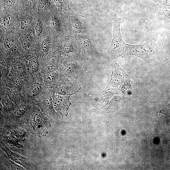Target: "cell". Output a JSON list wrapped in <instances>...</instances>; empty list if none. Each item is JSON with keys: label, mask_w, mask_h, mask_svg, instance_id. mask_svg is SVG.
Masks as SVG:
<instances>
[{"label": "cell", "mask_w": 170, "mask_h": 170, "mask_svg": "<svg viewBox=\"0 0 170 170\" xmlns=\"http://www.w3.org/2000/svg\"><path fill=\"white\" fill-rule=\"evenodd\" d=\"M31 124L34 129L39 134L43 135L47 133L49 123L40 114L34 113L31 119Z\"/></svg>", "instance_id": "cell-4"}, {"label": "cell", "mask_w": 170, "mask_h": 170, "mask_svg": "<svg viewBox=\"0 0 170 170\" xmlns=\"http://www.w3.org/2000/svg\"><path fill=\"white\" fill-rule=\"evenodd\" d=\"M161 112L166 115L170 114V103L162 110Z\"/></svg>", "instance_id": "cell-27"}, {"label": "cell", "mask_w": 170, "mask_h": 170, "mask_svg": "<svg viewBox=\"0 0 170 170\" xmlns=\"http://www.w3.org/2000/svg\"><path fill=\"white\" fill-rule=\"evenodd\" d=\"M99 14L103 16L104 12L100 8L97 0H85Z\"/></svg>", "instance_id": "cell-8"}, {"label": "cell", "mask_w": 170, "mask_h": 170, "mask_svg": "<svg viewBox=\"0 0 170 170\" xmlns=\"http://www.w3.org/2000/svg\"><path fill=\"white\" fill-rule=\"evenodd\" d=\"M35 30L37 35L40 36L43 31L42 24L41 22H38L35 26Z\"/></svg>", "instance_id": "cell-19"}, {"label": "cell", "mask_w": 170, "mask_h": 170, "mask_svg": "<svg viewBox=\"0 0 170 170\" xmlns=\"http://www.w3.org/2000/svg\"><path fill=\"white\" fill-rule=\"evenodd\" d=\"M122 19L116 14H114L112 18L113 34L112 40L107 55L111 59L126 55L127 44L123 41L122 37L120 25Z\"/></svg>", "instance_id": "cell-2"}, {"label": "cell", "mask_w": 170, "mask_h": 170, "mask_svg": "<svg viewBox=\"0 0 170 170\" xmlns=\"http://www.w3.org/2000/svg\"><path fill=\"white\" fill-rule=\"evenodd\" d=\"M51 25L55 30L59 31L60 29V24L58 19L56 17L53 18L51 21Z\"/></svg>", "instance_id": "cell-16"}, {"label": "cell", "mask_w": 170, "mask_h": 170, "mask_svg": "<svg viewBox=\"0 0 170 170\" xmlns=\"http://www.w3.org/2000/svg\"><path fill=\"white\" fill-rule=\"evenodd\" d=\"M4 44L6 48L11 49L16 45V40L14 37H8L5 39Z\"/></svg>", "instance_id": "cell-11"}, {"label": "cell", "mask_w": 170, "mask_h": 170, "mask_svg": "<svg viewBox=\"0 0 170 170\" xmlns=\"http://www.w3.org/2000/svg\"><path fill=\"white\" fill-rule=\"evenodd\" d=\"M4 163L8 169L10 170H24L23 168L15 164L11 161L6 160Z\"/></svg>", "instance_id": "cell-12"}, {"label": "cell", "mask_w": 170, "mask_h": 170, "mask_svg": "<svg viewBox=\"0 0 170 170\" xmlns=\"http://www.w3.org/2000/svg\"><path fill=\"white\" fill-rule=\"evenodd\" d=\"M71 22L73 27L75 29H79L83 27L81 22L75 16L71 18Z\"/></svg>", "instance_id": "cell-13"}, {"label": "cell", "mask_w": 170, "mask_h": 170, "mask_svg": "<svg viewBox=\"0 0 170 170\" xmlns=\"http://www.w3.org/2000/svg\"><path fill=\"white\" fill-rule=\"evenodd\" d=\"M57 6L58 11L61 10L64 6L65 0H53Z\"/></svg>", "instance_id": "cell-23"}, {"label": "cell", "mask_w": 170, "mask_h": 170, "mask_svg": "<svg viewBox=\"0 0 170 170\" xmlns=\"http://www.w3.org/2000/svg\"><path fill=\"white\" fill-rule=\"evenodd\" d=\"M24 131H14L11 132L10 135L6 137L10 145H14L18 148L22 147V145L19 144L20 141H23L25 139V134Z\"/></svg>", "instance_id": "cell-6"}, {"label": "cell", "mask_w": 170, "mask_h": 170, "mask_svg": "<svg viewBox=\"0 0 170 170\" xmlns=\"http://www.w3.org/2000/svg\"><path fill=\"white\" fill-rule=\"evenodd\" d=\"M139 86V80L138 77L132 73L127 72L120 87L119 92L120 94L123 96H136L137 95Z\"/></svg>", "instance_id": "cell-3"}, {"label": "cell", "mask_w": 170, "mask_h": 170, "mask_svg": "<svg viewBox=\"0 0 170 170\" xmlns=\"http://www.w3.org/2000/svg\"><path fill=\"white\" fill-rule=\"evenodd\" d=\"M13 83L14 86L15 87H19L21 84V79L18 76H15L13 78Z\"/></svg>", "instance_id": "cell-24"}, {"label": "cell", "mask_w": 170, "mask_h": 170, "mask_svg": "<svg viewBox=\"0 0 170 170\" xmlns=\"http://www.w3.org/2000/svg\"><path fill=\"white\" fill-rule=\"evenodd\" d=\"M57 67L56 65L53 64H50L46 65L44 69L45 71L51 73L57 69Z\"/></svg>", "instance_id": "cell-21"}, {"label": "cell", "mask_w": 170, "mask_h": 170, "mask_svg": "<svg viewBox=\"0 0 170 170\" xmlns=\"http://www.w3.org/2000/svg\"><path fill=\"white\" fill-rule=\"evenodd\" d=\"M157 40L156 37H155L142 44H127L126 55H132L139 57L145 60L150 68H153L156 65L157 58Z\"/></svg>", "instance_id": "cell-1"}, {"label": "cell", "mask_w": 170, "mask_h": 170, "mask_svg": "<svg viewBox=\"0 0 170 170\" xmlns=\"http://www.w3.org/2000/svg\"><path fill=\"white\" fill-rule=\"evenodd\" d=\"M18 0H3V5L5 7H10L13 6Z\"/></svg>", "instance_id": "cell-20"}, {"label": "cell", "mask_w": 170, "mask_h": 170, "mask_svg": "<svg viewBox=\"0 0 170 170\" xmlns=\"http://www.w3.org/2000/svg\"><path fill=\"white\" fill-rule=\"evenodd\" d=\"M55 78V75L54 73H49L46 75L44 78L45 82L49 83L53 82Z\"/></svg>", "instance_id": "cell-22"}, {"label": "cell", "mask_w": 170, "mask_h": 170, "mask_svg": "<svg viewBox=\"0 0 170 170\" xmlns=\"http://www.w3.org/2000/svg\"><path fill=\"white\" fill-rule=\"evenodd\" d=\"M32 18L30 16L26 15L24 16L21 21V26L24 28H26L31 24Z\"/></svg>", "instance_id": "cell-14"}, {"label": "cell", "mask_w": 170, "mask_h": 170, "mask_svg": "<svg viewBox=\"0 0 170 170\" xmlns=\"http://www.w3.org/2000/svg\"><path fill=\"white\" fill-rule=\"evenodd\" d=\"M83 44L84 48L89 50H93V45L90 41L88 40H84L83 42Z\"/></svg>", "instance_id": "cell-25"}, {"label": "cell", "mask_w": 170, "mask_h": 170, "mask_svg": "<svg viewBox=\"0 0 170 170\" xmlns=\"http://www.w3.org/2000/svg\"><path fill=\"white\" fill-rule=\"evenodd\" d=\"M73 65L70 63L67 64L65 66V70L68 73H71L73 70Z\"/></svg>", "instance_id": "cell-28"}, {"label": "cell", "mask_w": 170, "mask_h": 170, "mask_svg": "<svg viewBox=\"0 0 170 170\" xmlns=\"http://www.w3.org/2000/svg\"><path fill=\"white\" fill-rule=\"evenodd\" d=\"M25 71L24 66L20 62H17L12 67L11 72L15 75H19L23 73Z\"/></svg>", "instance_id": "cell-7"}, {"label": "cell", "mask_w": 170, "mask_h": 170, "mask_svg": "<svg viewBox=\"0 0 170 170\" xmlns=\"http://www.w3.org/2000/svg\"><path fill=\"white\" fill-rule=\"evenodd\" d=\"M50 42L49 38L44 39L42 43L41 49L44 52H47L49 50Z\"/></svg>", "instance_id": "cell-15"}, {"label": "cell", "mask_w": 170, "mask_h": 170, "mask_svg": "<svg viewBox=\"0 0 170 170\" xmlns=\"http://www.w3.org/2000/svg\"><path fill=\"white\" fill-rule=\"evenodd\" d=\"M41 87L40 85L36 84L33 86L27 92L26 95L29 97H32L37 95L40 92Z\"/></svg>", "instance_id": "cell-9"}, {"label": "cell", "mask_w": 170, "mask_h": 170, "mask_svg": "<svg viewBox=\"0 0 170 170\" xmlns=\"http://www.w3.org/2000/svg\"><path fill=\"white\" fill-rule=\"evenodd\" d=\"M0 147L7 155L9 159L25 168H29L31 167V163L26 158L11 151L2 141L0 142Z\"/></svg>", "instance_id": "cell-5"}, {"label": "cell", "mask_w": 170, "mask_h": 170, "mask_svg": "<svg viewBox=\"0 0 170 170\" xmlns=\"http://www.w3.org/2000/svg\"><path fill=\"white\" fill-rule=\"evenodd\" d=\"M14 17L11 14H8L3 18L2 21V25L5 27L11 26L14 23Z\"/></svg>", "instance_id": "cell-10"}, {"label": "cell", "mask_w": 170, "mask_h": 170, "mask_svg": "<svg viewBox=\"0 0 170 170\" xmlns=\"http://www.w3.org/2000/svg\"><path fill=\"white\" fill-rule=\"evenodd\" d=\"M63 50L64 52L68 53L72 50V47L71 45L69 43H65L63 46Z\"/></svg>", "instance_id": "cell-26"}, {"label": "cell", "mask_w": 170, "mask_h": 170, "mask_svg": "<svg viewBox=\"0 0 170 170\" xmlns=\"http://www.w3.org/2000/svg\"><path fill=\"white\" fill-rule=\"evenodd\" d=\"M39 65L37 60H31L30 64V68L33 72L36 71L38 68Z\"/></svg>", "instance_id": "cell-18"}, {"label": "cell", "mask_w": 170, "mask_h": 170, "mask_svg": "<svg viewBox=\"0 0 170 170\" xmlns=\"http://www.w3.org/2000/svg\"><path fill=\"white\" fill-rule=\"evenodd\" d=\"M32 37L30 35L26 36L23 39L21 42V46L22 47H26L31 41Z\"/></svg>", "instance_id": "cell-17"}]
</instances>
